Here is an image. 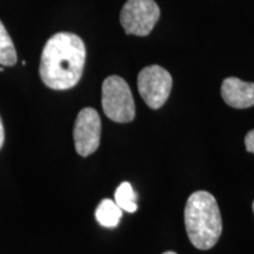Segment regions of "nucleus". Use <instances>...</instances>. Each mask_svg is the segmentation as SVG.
I'll use <instances>...</instances> for the list:
<instances>
[{
    "label": "nucleus",
    "instance_id": "obj_3",
    "mask_svg": "<svg viewBox=\"0 0 254 254\" xmlns=\"http://www.w3.org/2000/svg\"><path fill=\"white\" fill-rule=\"evenodd\" d=\"M103 110L116 123H129L135 117V106L128 84L119 75H111L103 84Z\"/></svg>",
    "mask_w": 254,
    "mask_h": 254
},
{
    "label": "nucleus",
    "instance_id": "obj_15",
    "mask_svg": "<svg viewBox=\"0 0 254 254\" xmlns=\"http://www.w3.org/2000/svg\"><path fill=\"white\" fill-rule=\"evenodd\" d=\"M253 212H254V201H253Z\"/></svg>",
    "mask_w": 254,
    "mask_h": 254
},
{
    "label": "nucleus",
    "instance_id": "obj_5",
    "mask_svg": "<svg viewBox=\"0 0 254 254\" xmlns=\"http://www.w3.org/2000/svg\"><path fill=\"white\" fill-rule=\"evenodd\" d=\"M172 77L166 69L158 65L142 68L138 75V90L148 107L160 109L170 97Z\"/></svg>",
    "mask_w": 254,
    "mask_h": 254
},
{
    "label": "nucleus",
    "instance_id": "obj_2",
    "mask_svg": "<svg viewBox=\"0 0 254 254\" xmlns=\"http://www.w3.org/2000/svg\"><path fill=\"white\" fill-rule=\"evenodd\" d=\"M187 236L198 250H209L218 243L222 232L221 215L217 200L206 190L190 195L185 206Z\"/></svg>",
    "mask_w": 254,
    "mask_h": 254
},
{
    "label": "nucleus",
    "instance_id": "obj_13",
    "mask_svg": "<svg viewBox=\"0 0 254 254\" xmlns=\"http://www.w3.org/2000/svg\"><path fill=\"white\" fill-rule=\"evenodd\" d=\"M163 254H177L176 252H172V251H167V252H165Z\"/></svg>",
    "mask_w": 254,
    "mask_h": 254
},
{
    "label": "nucleus",
    "instance_id": "obj_10",
    "mask_svg": "<svg viewBox=\"0 0 254 254\" xmlns=\"http://www.w3.org/2000/svg\"><path fill=\"white\" fill-rule=\"evenodd\" d=\"M17 63V51L11 37L0 20V65L13 66Z\"/></svg>",
    "mask_w": 254,
    "mask_h": 254
},
{
    "label": "nucleus",
    "instance_id": "obj_14",
    "mask_svg": "<svg viewBox=\"0 0 254 254\" xmlns=\"http://www.w3.org/2000/svg\"><path fill=\"white\" fill-rule=\"evenodd\" d=\"M0 72H4V68H1V67H0Z\"/></svg>",
    "mask_w": 254,
    "mask_h": 254
},
{
    "label": "nucleus",
    "instance_id": "obj_12",
    "mask_svg": "<svg viewBox=\"0 0 254 254\" xmlns=\"http://www.w3.org/2000/svg\"><path fill=\"white\" fill-rule=\"evenodd\" d=\"M5 141V131H4V125H2V120L0 118V150H1L2 145Z\"/></svg>",
    "mask_w": 254,
    "mask_h": 254
},
{
    "label": "nucleus",
    "instance_id": "obj_6",
    "mask_svg": "<svg viewBox=\"0 0 254 254\" xmlns=\"http://www.w3.org/2000/svg\"><path fill=\"white\" fill-rule=\"evenodd\" d=\"M101 120L92 107L82 109L74 123L73 138L75 151L81 157H88L98 150L100 144Z\"/></svg>",
    "mask_w": 254,
    "mask_h": 254
},
{
    "label": "nucleus",
    "instance_id": "obj_9",
    "mask_svg": "<svg viewBox=\"0 0 254 254\" xmlns=\"http://www.w3.org/2000/svg\"><path fill=\"white\" fill-rule=\"evenodd\" d=\"M136 194L129 183L124 182L119 185L114 193V201L123 211L128 213H134L138 209V205L135 202Z\"/></svg>",
    "mask_w": 254,
    "mask_h": 254
},
{
    "label": "nucleus",
    "instance_id": "obj_1",
    "mask_svg": "<svg viewBox=\"0 0 254 254\" xmlns=\"http://www.w3.org/2000/svg\"><path fill=\"white\" fill-rule=\"evenodd\" d=\"M86 62V47L77 34L60 32L47 40L41 53L39 73L47 87L69 90L80 80Z\"/></svg>",
    "mask_w": 254,
    "mask_h": 254
},
{
    "label": "nucleus",
    "instance_id": "obj_11",
    "mask_svg": "<svg viewBox=\"0 0 254 254\" xmlns=\"http://www.w3.org/2000/svg\"><path fill=\"white\" fill-rule=\"evenodd\" d=\"M245 146L246 150L250 153H254V129L250 131L245 136Z\"/></svg>",
    "mask_w": 254,
    "mask_h": 254
},
{
    "label": "nucleus",
    "instance_id": "obj_7",
    "mask_svg": "<svg viewBox=\"0 0 254 254\" xmlns=\"http://www.w3.org/2000/svg\"><path fill=\"white\" fill-rule=\"evenodd\" d=\"M221 95L225 103L233 109H249L254 106V82L226 78L222 81Z\"/></svg>",
    "mask_w": 254,
    "mask_h": 254
},
{
    "label": "nucleus",
    "instance_id": "obj_8",
    "mask_svg": "<svg viewBox=\"0 0 254 254\" xmlns=\"http://www.w3.org/2000/svg\"><path fill=\"white\" fill-rule=\"evenodd\" d=\"M123 217V209L116 204L114 200L103 199L95 209V219L101 226L113 228L118 226Z\"/></svg>",
    "mask_w": 254,
    "mask_h": 254
},
{
    "label": "nucleus",
    "instance_id": "obj_4",
    "mask_svg": "<svg viewBox=\"0 0 254 254\" xmlns=\"http://www.w3.org/2000/svg\"><path fill=\"white\" fill-rule=\"evenodd\" d=\"M160 18V9L154 0H127L120 13L126 34L145 37L150 34Z\"/></svg>",
    "mask_w": 254,
    "mask_h": 254
}]
</instances>
